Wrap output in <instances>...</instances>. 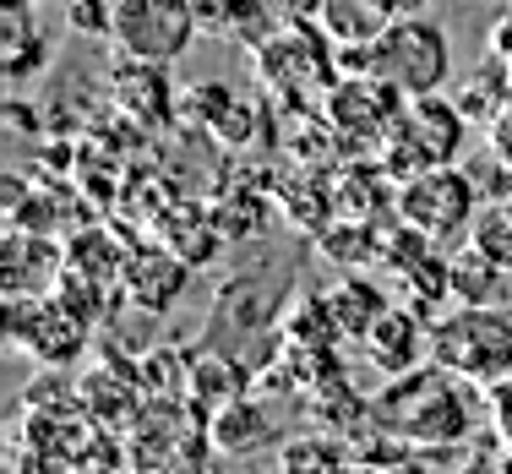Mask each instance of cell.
Segmentation results:
<instances>
[{
    "label": "cell",
    "mask_w": 512,
    "mask_h": 474,
    "mask_svg": "<svg viewBox=\"0 0 512 474\" xmlns=\"http://www.w3.org/2000/svg\"><path fill=\"white\" fill-rule=\"evenodd\" d=\"M463 137H469V115L453 99H442V93H420V99H404V115H398L393 137L382 142V164L398 180L425 175V169L458 164Z\"/></svg>",
    "instance_id": "4"
},
{
    "label": "cell",
    "mask_w": 512,
    "mask_h": 474,
    "mask_svg": "<svg viewBox=\"0 0 512 474\" xmlns=\"http://www.w3.org/2000/svg\"><path fill=\"white\" fill-rule=\"evenodd\" d=\"M278 11H284V22H316L322 0H278Z\"/></svg>",
    "instance_id": "24"
},
{
    "label": "cell",
    "mask_w": 512,
    "mask_h": 474,
    "mask_svg": "<svg viewBox=\"0 0 512 474\" xmlns=\"http://www.w3.org/2000/svg\"><path fill=\"white\" fill-rule=\"evenodd\" d=\"M202 33V6L197 0H115V28L109 44L115 55L175 66Z\"/></svg>",
    "instance_id": "6"
},
{
    "label": "cell",
    "mask_w": 512,
    "mask_h": 474,
    "mask_svg": "<svg viewBox=\"0 0 512 474\" xmlns=\"http://www.w3.org/2000/svg\"><path fill=\"white\" fill-rule=\"evenodd\" d=\"M82 338H88V322L77 311H66L60 300L11 295V344L28 349L39 366H71L82 355Z\"/></svg>",
    "instance_id": "9"
},
{
    "label": "cell",
    "mask_w": 512,
    "mask_h": 474,
    "mask_svg": "<svg viewBox=\"0 0 512 474\" xmlns=\"http://www.w3.org/2000/svg\"><path fill=\"white\" fill-rule=\"evenodd\" d=\"M387 22H393V11H387L382 0H322L316 28H322L338 50H365V44H376L387 33Z\"/></svg>",
    "instance_id": "15"
},
{
    "label": "cell",
    "mask_w": 512,
    "mask_h": 474,
    "mask_svg": "<svg viewBox=\"0 0 512 474\" xmlns=\"http://www.w3.org/2000/svg\"><path fill=\"white\" fill-rule=\"evenodd\" d=\"M322 300H327V316H333L338 338H365L376 327V316L387 311V295L360 273H349V278H338L333 289H322Z\"/></svg>",
    "instance_id": "17"
},
{
    "label": "cell",
    "mask_w": 512,
    "mask_h": 474,
    "mask_svg": "<svg viewBox=\"0 0 512 474\" xmlns=\"http://www.w3.org/2000/svg\"><path fill=\"white\" fill-rule=\"evenodd\" d=\"M109 93H115V109L137 115L142 126H164V120H175V109H180V93H175V82H169V66L131 60V55H120V66L109 71Z\"/></svg>",
    "instance_id": "12"
},
{
    "label": "cell",
    "mask_w": 512,
    "mask_h": 474,
    "mask_svg": "<svg viewBox=\"0 0 512 474\" xmlns=\"http://www.w3.org/2000/svg\"><path fill=\"white\" fill-rule=\"evenodd\" d=\"M387 11H393V17H409V11H425V0H382Z\"/></svg>",
    "instance_id": "25"
},
{
    "label": "cell",
    "mask_w": 512,
    "mask_h": 474,
    "mask_svg": "<svg viewBox=\"0 0 512 474\" xmlns=\"http://www.w3.org/2000/svg\"><path fill=\"white\" fill-rule=\"evenodd\" d=\"M485 415H491V425L502 431V442L512 447V376L496 387H485Z\"/></svg>",
    "instance_id": "23"
},
{
    "label": "cell",
    "mask_w": 512,
    "mask_h": 474,
    "mask_svg": "<svg viewBox=\"0 0 512 474\" xmlns=\"http://www.w3.org/2000/svg\"><path fill=\"white\" fill-rule=\"evenodd\" d=\"M398 115H404V93L393 82H382L376 71H349V82L327 88V120H333L349 153H371V148L382 153Z\"/></svg>",
    "instance_id": "7"
},
{
    "label": "cell",
    "mask_w": 512,
    "mask_h": 474,
    "mask_svg": "<svg viewBox=\"0 0 512 474\" xmlns=\"http://www.w3.org/2000/svg\"><path fill=\"white\" fill-rule=\"evenodd\" d=\"M246 387H251V376L240 371V360H229V355H197L191 360L186 398H191V409H202V415H218V409L240 404Z\"/></svg>",
    "instance_id": "16"
},
{
    "label": "cell",
    "mask_w": 512,
    "mask_h": 474,
    "mask_svg": "<svg viewBox=\"0 0 512 474\" xmlns=\"http://www.w3.org/2000/svg\"><path fill=\"white\" fill-rule=\"evenodd\" d=\"M507 267L491 262L474 240L447 257V289H453V306H507Z\"/></svg>",
    "instance_id": "14"
},
{
    "label": "cell",
    "mask_w": 512,
    "mask_h": 474,
    "mask_svg": "<svg viewBox=\"0 0 512 474\" xmlns=\"http://www.w3.org/2000/svg\"><path fill=\"white\" fill-rule=\"evenodd\" d=\"M327 44L333 39L316 22H284V33L256 44V77L267 88H289L295 99H306V88H333V50Z\"/></svg>",
    "instance_id": "8"
},
{
    "label": "cell",
    "mask_w": 512,
    "mask_h": 474,
    "mask_svg": "<svg viewBox=\"0 0 512 474\" xmlns=\"http://www.w3.org/2000/svg\"><path fill=\"white\" fill-rule=\"evenodd\" d=\"M387 246H376V229L371 218H349V224H327L322 229V257H333L338 267H371Z\"/></svg>",
    "instance_id": "19"
},
{
    "label": "cell",
    "mask_w": 512,
    "mask_h": 474,
    "mask_svg": "<svg viewBox=\"0 0 512 474\" xmlns=\"http://www.w3.org/2000/svg\"><path fill=\"white\" fill-rule=\"evenodd\" d=\"M469 240L485 251L491 262H502L512 273V191H496V197H485L480 218H474Z\"/></svg>",
    "instance_id": "20"
},
{
    "label": "cell",
    "mask_w": 512,
    "mask_h": 474,
    "mask_svg": "<svg viewBox=\"0 0 512 474\" xmlns=\"http://www.w3.org/2000/svg\"><path fill=\"white\" fill-rule=\"evenodd\" d=\"M507 191H512V186H507Z\"/></svg>",
    "instance_id": "27"
},
{
    "label": "cell",
    "mask_w": 512,
    "mask_h": 474,
    "mask_svg": "<svg viewBox=\"0 0 512 474\" xmlns=\"http://www.w3.org/2000/svg\"><path fill=\"white\" fill-rule=\"evenodd\" d=\"M267 409H251L246 398L240 404H229V409H218V420H213V442L224 447V453H246V447H256L267 436Z\"/></svg>",
    "instance_id": "21"
},
{
    "label": "cell",
    "mask_w": 512,
    "mask_h": 474,
    "mask_svg": "<svg viewBox=\"0 0 512 474\" xmlns=\"http://www.w3.org/2000/svg\"><path fill=\"white\" fill-rule=\"evenodd\" d=\"M393 202H398V224L420 229V235L436 240V246L469 240L474 218H480V208H485L474 175H463L458 164H442V169H425V175L398 180Z\"/></svg>",
    "instance_id": "5"
},
{
    "label": "cell",
    "mask_w": 512,
    "mask_h": 474,
    "mask_svg": "<svg viewBox=\"0 0 512 474\" xmlns=\"http://www.w3.org/2000/svg\"><path fill=\"white\" fill-rule=\"evenodd\" d=\"M186 278H191V262H186V257H175L169 246H137V251L126 257L120 289L131 295V306L164 316L180 295H186Z\"/></svg>",
    "instance_id": "11"
},
{
    "label": "cell",
    "mask_w": 512,
    "mask_h": 474,
    "mask_svg": "<svg viewBox=\"0 0 512 474\" xmlns=\"http://www.w3.org/2000/svg\"><path fill=\"white\" fill-rule=\"evenodd\" d=\"M71 33H93V39H109L115 28V0H71L66 6Z\"/></svg>",
    "instance_id": "22"
},
{
    "label": "cell",
    "mask_w": 512,
    "mask_h": 474,
    "mask_svg": "<svg viewBox=\"0 0 512 474\" xmlns=\"http://www.w3.org/2000/svg\"><path fill=\"white\" fill-rule=\"evenodd\" d=\"M371 415L387 436L409 447H458L480 425V382L447 371L442 360H425L382 387Z\"/></svg>",
    "instance_id": "1"
},
{
    "label": "cell",
    "mask_w": 512,
    "mask_h": 474,
    "mask_svg": "<svg viewBox=\"0 0 512 474\" xmlns=\"http://www.w3.org/2000/svg\"><path fill=\"white\" fill-rule=\"evenodd\" d=\"M502 474H512V447H507V458H502Z\"/></svg>",
    "instance_id": "26"
},
{
    "label": "cell",
    "mask_w": 512,
    "mask_h": 474,
    "mask_svg": "<svg viewBox=\"0 0 512 474\" xmlns=\"http://www.w3.org/2000/svg\"><path fill=\"white\" fill-rule=\"evenodd\" d=\"M360 355L393 382V376L425 366V355H431V322H425L420 311H409V306H387L382 316H376L371 333L360 338Z\"/></svg>",
    "instance_id": "10"
},
{
    "label": "cell",
    "mask_w": 512,
    "mask_h": 474,
    "mask_svg": "<svg viewBox=\"0 0 512 474\" xmlns=\"http://www.w3.org/2000/svg\"><path fill=\"white\" fill-rule=\"evenodd\" d=\"M349 71H376L382 82H393L404 99H420V93H442V82L453 77V39L447 28L431 17V11H409V17H393L387 33L365 50H344Z\"/></svg>",
    "instance_id": "2"
},
{
    "label": "cell",
    "mask_w": 512,
    "mask_h": 474,
    "mask_svg": "<svg viewBox=\"0 0 512 474\" xmlns=\"http://www.w3.org/2000/svg\"><path fill=\"white\" fill-rule=\"evenodd\" d=\"M50 60V33L33 17V0H6V22H0V66L11 82H28Z\"/></svg>",
    "instance_id": "13"
},
{
    "label": "cell",
    "mask_w": 512,
    "mask_h": 474,
    "mask_svg": "<svg viewBox=\"0 0 512 474\" xmlns=\"http://www.w3.org/2000/svg\"><path fill=\"white\" fill-rule=\"evenodd\" d=\"M431 360L496 387L512 376V306H453L431 322Z\"/></svg>",
    "instance_id": "3"
},
{
    "label": "cell",
    "mask_w": 512,
    "mask_h": 474,
    "mask_svg": "<svg viewBox=\"0 0 512 474\" xmlns=\"http://www.w3.org/2000/svg\"><path fill=\"white\" fill-rule=\"evenodd\" d=\"M164 235H169V251H175V257H186L191 267H202L218 251L224 224H218V213H207V208H175Z\"/></svg>",
    "instance_id": "18"
}]
</instances>
